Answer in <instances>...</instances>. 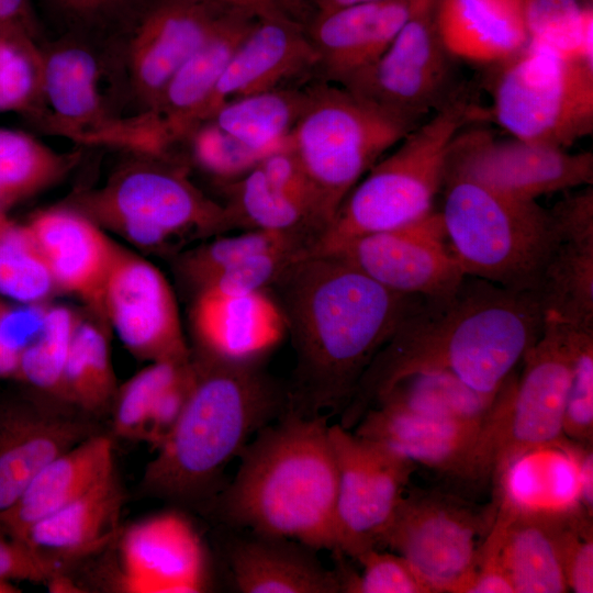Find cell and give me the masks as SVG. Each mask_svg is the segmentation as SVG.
<instances>
[{
    "instance_id": "db71d44e",
    "label": "cell",
    "mask_w": 593,
    "mask_h": 593,
    "mask_svg": "<svg viewBox=\"0 0 593 593\" xmlns=\"http://www.w3.org/2000/svg\"><path fill=\"white\" fill-rule=\"evenodd\" d=\"M194 379L191 361L183 373L155 399L146 423L143 440L157 448L180 416Z\"/></svg>"
},
{
    "instance_id": "bcb514c9",
    "label": "cell",
    "mask_w": 593,
    "mask_h": 593,
    "mask_svg": "<svg viewBox=\"0 0 593 593\" xmlns=\"http://www.w3.org/2000/svg\"><path fill=\"white\" fill-rule=\"evenodd\" d=\"M336 553L335 571L340 581L342 592L346 593H430V590L400 555L369 549L356 560L361 564L362 572H355Z\"/></svg>"
},
{
    "instance_id": "5b68a950",
    "label": "cell",
    "mask_w": 593,
    "mask_h": 593,
    "mask_svg": "<svg viewBox=\"0 0 593 593\" xmlns=\"http://www.w3.org/2000/svg\"><path fill=\"white\" fill-rule=\"evenodd\" d=\"M472 118L473 110L456 97L410 131L353 188L307 253H331L356 237L405 226L434 211L450 145Z\"/></svg>"
},
{
    "instance_id": "9f6ffc18",
    "label": "cell",
    "mask_w": 593,
    "mask_h": 593,
    "mask_svg": "<svg viewBox=\"0 0 593 593\" xmlns=\"http://www.w3.org/2000/svg\"><path fill=\"white\" fill-rule=\"evenodd\" d=\"M224 12L255 19L286 18L307 24L314 14V0H194Z\"/></svg>"
},
{
    "instance_id": "83f0119b",
    "label": "cell",
    "mask_w": 593,
    "mask_h": 593,
    "mask_svg": "<svg viewBox=\"0 0 593 593\" xmlns=\"http://www.w3.org/2000/svg\"><path fill=\"white\" fill-rule=\"evenodd\" d=\"M314 549L292 539L251 533L233 538L226 559L234 588L242 593H339L340 581Z\"/></svg>"
},
{
    "instance_id": "6da1fadb",
    "label": "cell",
    "mask_w": 593,
    "mask_h": 593,
    "mask_svg": "<svg viewBox=\"0 0 593 593\" xmlns=\"http://www.w3.org/2000/svg\"><path fill=\"white\" fill-rule=\"evenodd\" d=\"M275 287L295 355L287 410L340 414L367 368L422 296L391 291L333 254L303 251Z\"/></svg>"
},
{
    "instance_id": "7c38bea8",
    "label": "cell",
    "mask_w": 593,
    "mask_h": 593,
    "mask_svg": "<svg viewBox=\"0 0 593 593\" xmlns=\"http://www.w3.org/2000/svg\"><path fill=\"white\" fill-rule=\"evenodd\" d=\"M435 3L415 13L384 53L342 87L410 131L456 98L454 58L437 33Z\"/></svg>"
},
{
    "instance_id": "74e56055",
    "label": "cell",
    "mask_w": 593,
    "mask_h": 593,
    "mask_svg": "<svg viewBox=\"0 0 593 593\" xmlns=\"http://www.w3.org/2000/svg\"><path fill=\"white\" fill-rule=\"evenodd\" d=\"M116 392L105 335L96 325L79 322L64 369L61 402L82 413L101 414Z\"/></svg>"
},
{
    "instance_id": "3957f363",
    "label": "cell",
    "mask_w": 593,
    "mask_h": 593,
    "mask_svg": "<svg viewBox=\"0 0 593 593\" xmlns=\"http://www.w3.org/2000/svg\"><path fill=\"white\" fill-rule=\"evenodd\" d=\"M329 414L286 410L239 455L233 481L210 503L217 518L256 535L337 551V467Z\"/></svg>"
},
{
    "instance_id": "94428289",
    "label": "cell",
    "mask_w": 593,
    "mask_h": 593,
    "mask_svg": "<svg viewBox=\"0 0 593 593\" xmlns=\"http://www.w3.org/2000/svg\"><path fill=\"white\" fill-rule=\"evenodd\" d=\"M373 0H314V13L327 12L344 7L368 2Z\"/></svg>"
},
{
    "instance_id": "91938a15",
    "label": "cell",
    "mask_w": 593,
    "mask_h": 593,
    "mask_svg": "<svg viewBox=\"0 0 593 593\" xmlns=\"http://www.w3.org/2000/svg\"><path fill=\"white\" fill-rule=\"evenodd\" d=\"M19 366V357L0 345V378H15Z\"/></svg>"
},
{
    "instance_id": "b9f144b4",
    "label": "cell",
    "mask_w": 593,
    "mask_h": 593,
    "mask_svg": "<svg viewBox=\"0 0 593 593\" xmlns=\"http://www.w3.org/2000/svg\"><path fill=\"white\" fill-rule=\"evenodd\" d=\"M80 320L67 306H48L40 335L19 357L16 377L61 402L64 369Z\"/></svg>"
},
{
    "instance_id": "6125c7cd",
    "label": "cell",
    "mask_w": 593,
    "mask_h": 593,
    "mask_svg": "<svg viewBox=\"0 0 593 593\" xmlns=\"http://www.w3.org/2000/svg\"><path fill=\"white\" fill-rule=\"evenodd\" d=\"M20 590L9 581H0V593H15Z\"/></svg>"
},
{
    "instance_id": "44dd1931",
    "label": "cell",
    "mask_w": 593,
    "mask_h": 593,
    "mask_svg": "<svg viewBox=\"0 0 593 593\" xmlns=\"http://www.w3.org/2000/svg\"><path fill=\"white\" fill-rule=\"evenodd\" d=\"M317 81V55L305 24L286 18L257 19L231 58L203 113L246 96Z\"/></svg>"
},
{
    "instance_id": "9c48e42d",
    "label": "cell",
    "mask_w": 593,
    "mask_h": 593,
    "mask_svg": "<svg viewBox=\"0 0 593 593\" xmlns=\"http://www.w3.org/2000/svg\"><path fill=\"white\" fill-rule=\"evenodd\" d=\"M492 113L513 137L567 149L593 132V66L527 46L502 65Z\"/></svg>"
},
{
    "instance_id": "cb8c5ba5",
    "label": "cell",
    "mask_w": 593,
    "mask_h": 593,
    "mask_svg": "<svg viewBox=\"0 0 593 593\" xmlns=\"http://www.w3.org/2000/svg\"><path fill=\"white\" fill-rule=\"evenodd\" d=\"M492 479L495 506L513 516L558 518L584 512L579 443L566 436L517 452Z\"/></svg>"
},
{
    "instance_id": "4fadbf2b",
    "label": "cell",
    "mask_w": 593,
    "mask_h": 593,
    "mask_svg": "<svg viewBox=\"0 0 593 593\" xmlns=\"http://www.w3.org/2000/svg\"><path fill=\"white\" fill-rule=\"evenodd\" d=\"M337 467V551L356 559L380 549L416 463L398 451L329 425Z\"/></svg>"
},
{
    "instance_id": "52a82bcc",
    "label": "cell",
    "mask_w": 593,
    "mask_h": 593,
    "mask_svg": "<svg viewBox=\"0 0 593 593\" xmlns=\"http://www.w3.org/2000/svg\"><path fill=\"white\" fill-rule=\"evenodd\" d=\"M409 132L337 85L306 86L290 144L310 183L322 233L362 175Z\"/></svg>"
},
{
    "instance_id": "7bdbcfd3",
    "label": "cell",
    "mask_w": 593,
    "mask_h": 593,
    "mask_svg": "<svg viewBox=\"0 0 593 593\" xmlns=\"http://www.w3.org/2000/svg\"><path fill=\"white\" fill-rule=\"evenodd\" d=\"M307 247L304 239L292 234L247 230L195 248L184 257L181 269L200 289L214 276L249 256L269 251H304Z\"/></svg>"
},
{
    "instance_id": "5bb4252c",
    "label": "cell",
    "mask_w": 593,
    "mask_h": 593,
    "mask_svg": "<svg viewBox=\"0 0 593 593\" xmlns=\"http://www.w3.org/2000/svg\"><path fill=\"white\" fill-rule=\"evenodd\" d=\"M502 391L497 410L484 423L430 416L379 402L357 423L355 434L448 475L482 481L492 477L497 440L512 395Z\"/></svg>"
},
{
    "instance_id": "c3c4849f",
    "label": "cell",
    "mask_w": 593,
    "mask_h": 593,
    "mask_svg": "<svg viewBox=\"0 0 593 593\" xmlns=\"http://www.w3.org/2000/svg\"><path fill=\"white\" fill-rule=\"evenodd\" d=\"M149 0H48L51 7L72 29L88 36L115 30L119 35Z\"/></svg>"
},
{
    "instance_id": "4316f807",
    "label": "cell",
    "mask_w": 593,
    "mask_h": 593,
    "mask_svg": "<svg viewBox=\"0 0 593 593\" xmlns=\"http://www.w3.org/2000/svg\"><path fill=\"white\" fill-rule=\"evenodd\" d=\"M439 38L452 58L503 65L528 45L525 0H437Z\"/></svg>"
},
{
    "instance_id": "11a10c76",
    "label": "cell",
    "mask_w": 593,
    "mask_h": 593,
    "mask_svg": "<svg viewBox=\"0 0 593 593\" xmlns=\"http://www.w3.org/2000/svg\"><path fill=\"white\" fill-rule=\"evenodd\" d=\"M549 214L558 242L593 243V190L591 186L559 201L549 210Z\"/></svg>"
},
{
    "instance_id": "e7e4bbea",
    "label": "cell",
    "mask_w": 593,
    "mask_h": 593,
    "mask_svg": "<svg viewBox=\"0 0 593 593\" xmlns=\"http://www.w3.org/2000/svg\"><path fill=\"white\" fill-rule=\"evenodd\" d=\"M437 1V0H436Z\"/></svg>"
},
{
    "instance_id": "e575fe53",
    "label": "cell",
    "mask_w": 593,
    "mask_h": 593,
    "mask_svg": "<svg viewBox=\"0 0 593 593\" xmlns=\"http://www.w3.org/2000/svg\"><path fill=\"white\" fill-rule=\"evenodd\" d=\"M535 293L544 317L593 326V243L559 240L541 271Z\"/></svg>"
},
{
    "instance_id": "ac0fdd59",
    "label": "cell",
    "mask_w": 593,
    "mask_h": 593,
    "mask_svg": "<svg viewBox=\"0 0 593 593\" xmlns=\"http://www.w3.org/2000/svg\"><path fill=\"white\" fill-rule=\"evenodd\" d=\"M101 309L135 357L150 362L191 360L167 279L153 264L120 246L104 283Z\"/></svg>"
},
{
    "instance_id": "f5cc1de1",
    "label": "cell",
    "mask_w": 593,
    "mask_h": 593,
    "mask_svg": "<svg viewBox=\"0 0 593 593\" xmlns=\"http://www.w3.org/2000/svg\"><path fill=\"white\" fill-rule=\"evenodd\" d=\"M63 567L25 542L0 532V581L49 583L61 574Z\"/></svg>"
},
{
    "instance_id": "ee69618b",
    "label": "cell",
    "mask_w": 593,
    "mask_h": 593,
    "mask_svg": "<svg viewBox=\"0 0 593 593\" xmlns=\"http://www.w3.org/2000/svg\"><path fill=\"white\" fill-rule=\"evenodd\" d=\"M559 323L570 360L563 434L571 440L593 444V326Z\"/></svg>"
},
{
    "instance_id": "ffe728a7",
    "label": "cell",
    "mask_w": 593,
    "mask_h": 593,
    "mask_svg": "<svg viewBox=\"0 0 593 593\" xmlns=\"http://www.w3.org/2000/svg\"><path fill=\"white\" fill-rule=\"evenodd\" d=\"M119 588L127 593H197L208 589L204 544L177 511L130 526L120 540Z\"/></svg>"
},
{
    "instance_id": "816d5d0a",
    "label": "cell",
    "mask_w": 593,
    "mask_h": 593,
    "mask_svg": "<svg viewBox=\"0 0 593 593\" xmlns=\"http://www.w3.org/2000/svg\"><path fill=\"white\" fill-rule=\"evenodd\" d=\"M508 514L496 507L492 526L479 552L475 574L466 593H514L502 559V546Z\"/></svg>"
},
{
    "instance_id": "8fae6325",
    "label": "cell",
    "mask_w": 593,
    "mask_h": 593,
    "mask_svg": "<svg viewBox=\"0 0 593 593\" xmlns=\"http://www.w3.org/2000/svg\"><path fill=\"white\" fill-rule=\"evenodd\" d=\"M41 52L43 127L82 144L146 152L139 118L119 115L102 91L112 53L102 54L92 36L74 32L41 44Z\"/></svg>"
},
{
    "instance_id": "ba28073f",
    "label": "cell",
    "mask_w": 593,
    "mask_h": 593,
    "mask_svg": "<svg viewBox=\"0 0 593 593\" xmlns=\"http://www.w3.org/2000/svg\"><path fill=\"white\" fill-rule=\"evenodd\" d=\"M101 189L80 198L82 211L143 248L232 227L225 205L204 195L169 157L139 154Z\"/></svg>"
},
{
    "instance_id": "f6af8a7d",
    "label": "cell",
    "mask_w": 593,
    "mask_h": 593,
    "mask_svg": "<svg viewBox=\"0 0 593 593\" xmlns=\"http://www.w3.org/2000/svg\"><path fill=\"white\" fill-rule=\"evenodd\" d=\"M190 362L154 361L132 377L116 392L113 402L114 433L127 439H143L156 396L175 382Z\"/></svg>"
},
{
    "instance_id": "ab89813d",
    "label": "cell",
    "mask_w": 593,
    "mask_h": 593,
    "mask_svg": "<svg viewBox=\"0 0 593 593\" xmlns=\"http://www.w3.org/2000/svg\"><path fill=\"white\" fill-rule=\"evenodd\" d=\"M42 52L24 30L0 24V113L43 116Z\"/></svg>"
},
{
    "instance_id": "7a4b0ae2",
    "label": "cell",
    "mask_w": 593,
    "mask_h": 593,
    "mask_svg": "<svg viewBox=\"0 0 593 593\" xmlns=\"http://www.w3.org/2000/svg\"><path fill=\"white\" fill-rule=\"evenodd\" d=\"M544 327L534 291L512 290L472 276L454 293L422 298L361 377L338 424L353 429L396 383L447 371L477 393L495 398Z\"/></svg>"
},
{
    "instance_id": "e0dca14e",
    "label": "cell",
    "mask_w": 593,
    "mask_h": 593,
    "mask_svg": "<svg viewBox=\"0 0 593 593\" xmlns=\"http://www.w3.org/2000/svg\"><path fill=\"white\" fill-rule=\"evenodd\" d=\"M333 254L384 288L426 299L450 295L466 277L440 212L402 227L356 237Z\"/></svg>"
},
{
    "instance_id": "be15d7a7",
    "label": "cell",
    "mask_w": 593,
    "mask_h": 593,
    "mask_svg": "<svg viewBox=\"0 0 593 593\" xmlns=\"http://www.w3.org/2000/svg\"><path fill=\"white\" fill-rule=\"evenodd\" d=\"M8 220L4 217L2 210L0 209V227L7 222Z\"/></svg>"
},
{
    "instance_id": "d6a6232c",
    "label": "cell",
    "mask_w": 593,
    "mask_h": 593,
    "mask_svg": "<svg viewBox=\"0 0 593 593\" xmlns=\"http://www.w3.org/2000/svg\"><path fill=\"white\" fill-rule=\"evenodd\" d=\"M306 86L230 100L209 120L245 146L269 155L288 142L304 108Z\"/></svg>"
},
{
    "instance_id": "484cf974",
    "label": "cell",
    "mask_w": 593,
    "mask_h": 593,
    "mask_svg": "<svg viewBox=\"0 0 593 593\" xmlns=\"http://www.w3.org/2000/svg\"><path fill=\"white\" fill-rule=\"evenodd\" d=\"M25 226L56 287L81 296L102 312L103 288L119 246L92 219L70 209L42 211Z\"/></svg>"
},
{
    "instance_id": "7dc6e473",
    "label": "cell",
    "mask_w": 593,
    "mask_h": 593,
    "mask_svg": "<svg viewBox=\"0 0 593 593\" xmlns=\"http://www.w3.org/2000/svg\"><path fill=\"white\" fill-rule=\"evenodd\" d=\"M181 143H187L194 164L224 184L256 167L267 155L251 149L221 130L213 121L198 124Z\"/></svg>"
},
{
    "instance_id": "f35d334b",
    "label": "cell",
    "mask_w": 593,
    "mask_h": 593,
    "mask_svg": "<svg viewBox=\"0 0 593 593\" xmlns=\"http://www.w3.org/2000/svg\"><path fill=\"white\" fill-rule=\"evenodd\" d=\"M528 45L593 66V11L578 0H525Z\"/></svg>"
},
{
    "instance_id": "d6986e66",
    "label": "cell",
    "mask_w": 593,
    "mask_h": 593,
    "mask_svg": "<svg viewBox=\"0 0 593 593\" xmlns=\"http://www.w3.org/2000/svg\"><path fill=\"white\" fill-rule=\"evenodd\" d=\"M522 360L523 372L516 379L497 440L492 475L517 452L564 437L570 360L562 326L557 320L544 317L541 335Z\"/></svg>"
},
{
    "instance_id": "6f0895ef",
    "label": "cell",
    "mask_w": 593,
    "mask_h": 593,
    "mask_svg": "<svg viewBox=\"0 0 593 593\" xmlns=\"http://www.w3.org/2000/svg\"><path fill=\"white\" fill-rule=\"evenodd\" d=\"M0 24L20 27L40 41V25L31 0H0Z\"/></svg>"
},
{
    "instance_id": "836d02e7",
    "label": "cell",
    "mask_w": 593,
    "mask_h": 593,
    "mask_svg": "<svg viewBox=\"0 0 593 593\" xmlns=\"http://www.w3.org/2000/svg\"><path fill=\"white\" fill-rule=\"evenodd\" d=\"M225 208L232 226L275 231L301 237L309 248L318 231L311 213L279 188L257 165L242 177L225 184Z\"/></svg>"
},
{
    "instance_id": "8992f818",
    "label": "cell",
    "mask_w": 593,
    "mask_h": 593,
    "mask_svg": "<svg viewBox=\"0 0 593 593\" xmlns=\"http://www.w3.org/2000/svg\"><path fill=\"white\" fill-rule=\"evenodd\" d=\"M443 190L444 227L465 275L535 292L558 243L549 210L459 176Z\"/></svg>"
},
{
    "instance_id": "9a60e30c",
    "label": "cell",
    "mask_w": 593,
    "mask_h": 593,
    "mask_svg": "<svg viewBox=\"0 0 593 593\" xmlns=\"http://www.w3.org/2000/svg\"><path fill=\"white\" fill-rule=\"evenodd\" d=\"M231 12L194 0H149L112 47L125 94L150 111L184 61Z\"/></svg>"
},
{
    "instance_id": "2e32d148",
    "label": "cell",
    "mask_w": 593,
    "mask_h": 593,
    "mask_svg": "<svg viewBox=\"0 0 593 593\" xmlns=\"http://www.w3.org/2000/svg\"><path fill=\"white\" fill-rule=\"evenodd\" d=\"M459 176L496 192L526 201L593 182L591 152L523 141L499 139L484 130L460 131L454 138L446 177Z\"/></svg>"
},
{
    "instance_id": "277c9868",
    "label": "cell",
    "mask_w": 593,
    "mask_h": 593,
    "mask_svg": "<svg viewBox=\"0 0 593 593\" xmlns=\"http://www.w3.org/2000/svg\"><path fill=\"white\" fill-rule=\"evenodd\" d=\"M177 422L146 465L143 490L179 503H211L226 466L287 410V390L260 363L200 356Z\"/></svg>"
},
{
    "instance_id": "f1b7e54d",
    "label": "cell",
    "mask_w": 593,
    "mask_h": 593,
    "mask_svg": "<svg viewBox=\"0 0 593 593\" xmlns=\"http://www.w3.org/2000/svg\"><path fill=\"white\" fill-rule=\"evenodd\" d=\"M256 20L242 13H227L172 76L156 105L147 111L174 145L202 122L216 85Z\"/></svg>"
},
{
    "instance_id": "8d00e7d4",
    "label": "cell",
    "mask_w": 593,
    "mask_h": 593,
    "mask_svg": "<svg viewBox=\"0 0 593 593\" xmlns=\"http://www.w3.org/2000/svg\"><path fill=\"white\" fill-rule=\"evenodd\" d=\"M78 156L57 153L24 132L0 128V209L59 181Z\"/></svg>"
},
{
    "instance_id": "1f68e13d",
    "label": "cell",
    "mask_w": 593,
    "mask_h": 593,
    "mask_svg": "<svg viewBox=\"0 0 593 593\" xmlns=\"http://www.w3.org/2000/svg\"><path fill=\"white\" fill-rule=\"evenodd\" d=\"M563 518L508 514L502 559L514 593L569 591L562 561Z\"/></svg>"
},
{
    "instance_id": "603a6c76",
    "label": "cell",
    "mask_w": 593,
    "mask_h": 593,
    "mask_svg": "<svg viewBox=\"0 0 593 593\" xmlns=\"http://www.w3.org/2000/svg\"><path fill=\"white\" fill-rule=\"evenodd\" d=\"M97 432L90 419L63 409L0 405V516L48 462Z\"/></svg>"
},
{
    "instance_id": "4dcf8cb0",
    "label": "cell",
    "mask_w": 593,
    "mask_h": 593,
    "mask_svg": "<svg viewBox=\"0 0 593 593\" xmlns=\"http://www.w3.org/2000/svg\"><path fill=\"white\" fill-rule=\"evenodd\" d=\"M123 494L115 472L57 512L34 524L20 539L60 564L110 545L118 536Z\"/></svg>"
},
{
    "instance_id": "680465c9",
    "label": "cell",
    "mask_w": 593,
    "mask_h": 593,
    "mask_svg": "<svg viewBox=\"0 0 593 593\" xmlns=\"http://www.w3.org/2000/svg\"><path fill=\"white\" fill-rule=\"evenodd\" d=\"M582 507L593 516V444L579 443Z\"/></svg>"
},
{
    "instance_id": "7402d4cb",
    "label": "cell",
    "mask_w": 593,
    "mask_h": 593,
    "mask_svg": "<svg viewBox=\"0 0 593 593\" xmlns=\"http://www.w3.org/2000/svg\"><path fill=\"white\" fill-rule=\"evenodd\" d=\"M436 0H373L315 12L305 30L317 55V81L343 87L374 63L407 21Z\"/></svg>"
},
{
    "instance_id": "f546056e",
    "label": "cell",
    "mask_w": 593,
    "mask_h": 593,
    "mask_svg": "<svg viewBox=\"0 0 593 593\" xmlns=\"http://www.w3.org/2000/svg\"><path fill=\"white\" fill-rule=\"evenodd\" d=\"M113 472V440L97 432L54 458L36 474L14 505L0 516V532L20 540L34 524Z\"/></svg>"
},
{
    "instance_id": "f907efd6",
    "label": "cell",
    "mask_w": 593,
    "mask_h": 593,
    "mask_svg": "<svg viewBox=\"0 0 593 593\" xmlns=\"http://www.w3.org/2000/svg\"><path fill=\"white\" fill-rule=\"evenodd\" d=\"M562 561L569 591L593 592V516L579 512L562 521Z\"/></svg>"
},
{
    "instance_id": "681fc988",
    "label": "cell",
    "mask_w": 593,
    "mask_h": 593,
    "mask_svg": "<svg viewBox=\"0 0 593 593\" xmlns=\"http://www.w3.org/2000/svg\"><path fill=\"white\" fill-rule=\"evenodd\" d=\"M300 253L302 251H269L249 256L214 276L199 292L239 295L266 290Z\"/></svg>"
},
{
    "instance_id": "30bf717a",
    "label": "cell",
    "mask_w": 593,
    "mask_h": 593,
    "mask_svg": "<svg viewBox=\"0 0 593 593\" xmlns=\"http://www.w3.org/2000/svg\"><path fill=\"white\" fill-rule=\"evenodd\" d=\"M495 512L439 490L405 492L382 547L402 556L430 593H466Z\"/></svg>"
},
{
    "instance_id": "60d3db41",
    "label": "cell",
    "mask_w": 593,
    "mask_h": 593,
    "mask_svg": "<svg viewBox=\"0 0 593 593\" xmlns=\"http://www.w3.org/2000/svg\"><path fill=\"white\" fill-rule=\"evenodd\" d=\"M56 287L49 267L25 225L0 227V296L16 303H43Z\"/></svg>"
},
{
    "instance_id": "d4e9b609",
    "label": "cell",
    "mask_w": 593,
    "mask_h": 593,
    "mask_svg": "<svg viewBox=\"0 0 593 593\" xmlns=\"http://www.w3.org/2000/svg\"><path fill=\"white\" fill-rule=\"evenodd\" d=\"M192 320L201 356L231 363H261L287 333L282 311L266 290L239 295L199 292Z\"/></svg>"
},
{
    "instance_id": "d590c367",
    "label": "cell",
    "mask_w": 593,
    "mask_h": 593,
    "mask_svg": "<svg viewBox=\"0 0 593 593\" xmlns=\"http://www.w3.org/2000/svg\"><path fill=\"white\" fill-rule=\"evenodd\" d=\"M502 389L495 398H486L450 372H426L400 381L377 403L388 402L436 417L484 423L495 414Z\"/></svg>"
}]
</instances>
